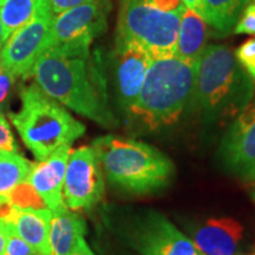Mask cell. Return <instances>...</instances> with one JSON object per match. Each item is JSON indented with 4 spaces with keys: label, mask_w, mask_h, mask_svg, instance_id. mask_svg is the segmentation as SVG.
<instances>
[{
    "label": "cell",
    "mask_w": 255,
    "mask_h": 255,
    "mask_svg": "<svg viewBox=\"0 0 255 255\" xmlns=\"http://www.w3.org/2000/svg\"><path fill=\"white\" fill-rule=\"evenodd\" d=\"M36 84L51 98L107 129L117 119L109 107L104 63L90 49L49 46L32 69Z\"/></svg>",
    "instance_id": "6da1fadb"
},
{
    "label": "cell",
    "mask_w": 255,
    "mask_h": 255,
    "mask_svg": "<svg viewBox=\"0 0 255 255\" xmlns=\"http://www.w3.org/2000/svg\"><path fill=\"white\" fill-rule=\"evenodd\" d=\"M91 146L108 181L128 193H152L164 187L174 171L173 162L158 149L135 139L107 135Z\"/></svg>",
    "instance_id": "7a4b0ae2"
},
{
    "label": "cell",
    "mask_w": 255,
    "mask_h": 255,
    "mask_svg": "<svg viewBox=\"0 0 255 255\" xmlns=\"http://www.w3.org/2000/svg\"><path fill=\"white\" fill-rule=\"evenodd\" d=\"M254 84L226 45L206 46L196 64L191 103L209 119L234 116L250 105Z\"/></svg>",
    "instance_id": "3957f363"
},
{
    "label": "cell",
    "mask_w": 255,
    "mask_h": 255,
    "mask_svg": "<svg viewBox=\"0 0 255 255\" xmlns=\"http://www.w3.org/2000/svg\"><path fill=\"white\" fill-rule=\"evenodd\" d=\"M196 64L177 57L154 60L129 115L150 130L176 123L191 103Z\"/></svg>",
    "instance_id": "277c9868"
},
{
    "label": "cell",
    "mask_w": 255,
    "mask_h": 255,
    "mask_svg": "<svg viewBox=\"0 0 255 255\" xmlns=\"http://www.w3.org/2000/svg\"><path fill=\"white\" fill-rule=\"evenodd\" d=\"M20 100V109L8 117L38 162L46 159L62 146L72 145L84 135V124L37 84L24 88Z\"/></svg>",
    "instance_id": "5b68a950"
},
{
    "label": "cell",
    "mask_w": 255,
    "mask_h": 255,
    "mask_svg": "<svg viewBox=\"0 0 255 255\" xmlns=\"http://www.w3.org/2000/svg\"><path fill=\"white\" fill-rule=\"evenodd\" d=\"M181 17L155 7L149 0H122L115 44L138 47L152 60L176 56Z\"/></svg>",
    "instance_id": "8992f818"
},
{
    "label": "cell",
    "mask_w": 255,
    "mask_h": 255,
    "mask_svg": "<svg viewBox=\"0 0 255 255\" xmlns=\"http://www.w3.org/2000/svg\"><path fill=\"white\" fill-rule=\"evenodd\" d=\"M53 18L49 1L44 0L33 18L12 33L0 50V63L4 71L14 77L31 76L37 59L47 47Z\"/></svg>",
    "instance_id": "52a82bcc"
},
{
    "label": "cell",
    "mask_w": 255,
    "mask_h": 255,
    "mask_svg": "<svg viewBox=\"0 0 255 255\" xmlns=\"http://www.w3.org/2000/svg\"><path fill=\"white\" fill-rule=\"evenodd\" d=\"M126 237L141 255H206L165 216L152 210L136 216Z\"/></svg>",
    "instance_id": "ba28073f"
},
{
    "label": "cell",
    "mask_w": 255,
    "mask_h": 255,
    "mask_svg": "<svg viewBox=\"0 0 255 255\" xmlns=\"http://www.w3.org/2000/svg\"><path fill=\"white\" fill-rule=\"evenodd\" d=\"M110 8L109 0H94L55 15L47 47L90 49L95 38L107 30Z\"/></svg>",
    "instance_id": "9c48e42d"
},
{
    "label": "cell",
    "mask_w": 255,
    "mask_h": 255,
    "mask_svg": "<svg viewBox=\"0 0 255 255\" xmlns=\"http://www.w3.org/2000/svg\"><path fill=\"white\" fill-rule=\"evenodd\" d=\"M104 174L92 146L70 151L64 176L63 197L71 210L88 209L104 195Z\"/></svg>",
    "instance_id": "30bf717a"
},
{
    "label": "cell",
    "mask_w": 255,
    "mask_h": 255,
    "mask_svg": "<svg viewBox=\"0 0 255 255\" xmlns=\"http://www.w3.org/2000/svg\"><path fill=\"white\" fill-rule=\"evenodd\" d=\"M110 58L117 101L123 111L129 114L154 60L144 51L128 44H115Z\"/></svg>",
    "instance_id": "8fae6325"
},
{
    "label": "cell",
    "mask_w": 255,
    "mask_h": 255,
    "mask_svg": "<svg viewBox=\"0 0 255 255\" xmlns=\"http://www.w3.org/2000/svg\"><path fill=\"white\" fill-rule=\"evenodd\" d=\"M223 163L245 178L255 168V104H250L229 128L220 146Z\"/></svg>",
    "instance_id": "7c38bea8"
},
{
    "label": "cell",
    "mask_w": 255,
    "mask_h": 255,
    "mask_svg": "<svg viewBox=\"0 0 255 255\" xmlns=\"http://www.w3.org/2000/svg\"><path fill=\"white\" fill-rule=\"evenodd\" d=\"M0 220L26 241L34 255H51V210L21 208L6 203L0 206Z\"/></svg>",
    "instance_id": "4fadbf2b"
},
{
    "label": "cell",
    "mask_w": 255,
    "mask_h": 255,
    "mask_svg": "<svg viewBox=\"0 0 255 255\" xmlns=\"http://www.w3.org/2000/svg\"><path fill=\"white\" fill-rule=\"evenodd\" d=\"M70 151L71 145L62 146L44 161L33 163L26 180L51 212L66 207L63 186Z\"/></svg>",
    "instance_id": "5bb4252c"
},
{
    "label": "cell",
    "mask_w": 255,
    "mask_h": 255,
    "mask_svg": "<svg viewBox=\"0 0 255 255\" xmlns=\"http://www.w3.org/2000/svg\"><path fill=\"white\" fill-rule=\"evenodd\" d=\"M244 235L240 222L231 218L210 219L193 233V242L206 255H235Z\"/></svg>",
    "instance_id": "9a60e30c"
},
{
    "label": "cell",
    "mask_w": 255,
    "mask_h": 255,
    "mask_svg": "<svg viewBox=\"0 0 255 255\" xmlns=\"http://www.w3.org/2000/svg\"><path fill=\"white\" fill-rule=\"evenodd\" d=\"M87 223L81 216L63 207L51 212V255H70L84 240Z\"/></svg>",
    "instance_id": "2e32d148"
},
{
    "label": "cell",
    "mask_w": 255,
    "mask_h": 255,
    "mask_svg": "<svg viewBox=\"0 0 255 255\" xmlns=\"http://www.w3.org/2000/svg\"><path fill=\"white\" fill-rule=\"evenodd\" d=\"M207 38L208 32L205 19L186 7L181 17L175 57L188 63H197L207 46Z\"/></svg>",
    "instance_id": "e0dca14e"
},
{
    "label": "cell",
    "mask_w": 255,
    "mask_h": 255,
    "mask_svg": "<svg viewBox=\"0 0 255 255\" xmlns=\"http://www.w3.org/2000/svg\"><path fill=\"white\" fill-rule=\"evenodd\" d=\"M251 2L253 0H202L200 14L218 34L227 36Z\"/></svg>",
    "instance_id": "ac0fdd59"
},
{
    "label": "cell",
    "mask_w": 255,
    "mask_h": 255,
    "mask_svg": "<svg viewBox=\"0 0 255 255\" xmlns=\"http://www.w3.org/2000/svg\"><path fill=\"white\" fill-rule=\"evenodd\" d=\"M32 165L18 152L0 150V206L9 203L13 191L27 180Z\"/></svg>",
    "instance_id": "d6986e66"
},
{
    "label": "cell",
    "mask_w": 255,
    "mask_h": 255,
    "mask_svg": "<svg viewBox=\"0 0 255 255\" xmlns=\"http://www.w3.org/2000/svg\"><path fill=\"white\" fill-rule=\"evenodd\" d=\"M44 0H5L0 6L5 43L12 33L28 23Z\"/></svg>",
    "instance_id": "ffe728a7"
},
{
    "label": "cell",
    "mask_w": 255,
    "mask_h": 255,
    "mask_svg": "<svg viewBox=\"0 0 255 255\" xmlns=\"http://www.w3.org/2000/svg\"><path fill=\"white\" fill-rule=\"evenodd\" d=\"M0 229L5 237V255H34L26 241L2 220H0Z\"/></svg>",
    "instance_id": "44dd1931"
},
{
    "label": "cell",
    "mask_w": 255,
    "mask_h": 255,
    "mask_svg": "<svg viewBox=\"0 0 255 255\" xmlns=\"http://www.w3.org/2000/svg\"><path fill=\"white\" fill-rule=\"evenodd\" d=\"M235 58L250 77L255 79V38H251L235 50Z\"/></svg>",
    "instance_id": "7402d4cb"
},
{
    "label": "cell",
    "mask_w": 255,
    "mask_h": 255,
    "mask_svg": "<svg viewBox=\"0 0 255 255\" xmlns=\"http://www.w3.org/2000/svg\"><path fill=\"white\" fill-rule=\"evenodd\" d=\"M237 34H253L255 36V2H251L244 9L234 27Z\"/></svg>",
    "instance_id": "603a6c76"
},
{
    "label": "cell",
    "mask_w": 255,
    "mask_h": 255,
    "mask_svg": "<svg viewBox=\"0 0 255 255\" xmlns=\"http://www.w3.org/2000/svg\"><path fill=\"white\" fill-rule=\"evenodd\" d=\"M0 150L17 152L18 146L5 116L0 113Z\"/></svg>",
    "instance_id": "cb8c5ba5"
},
{
    "label": "cell",
    "mask_w": 255,
    "mask_h": 255,
    "mask_svg": "<svg viewBox=\"0 0 255 255\" xmlns=\"http://www.w3.org/2000/svg\"><path fill=\"white\" fill-rule=\"evenodd\" d=\"M47 1H49L50 8L53 15H58L63 12L68 11V9L94 1V0H47Z\"/></svg>",
    "instance_id": "d4e9b609"
},
{
    "label": "cell",
    "mask_w": 255,
    "mask_h": 255,
    "mask_svg": "<svg viewBox=\"0 0 255 255\" xmlns=\"http://www.w3.org/2000/svg\"><path fill=\"white\" fill-rule=\"evenodd\" d=\"M155 7L164 12H170V13L183 14L186 6H184L182 0H149Z\"/></svg>",
    "instance_id": "484cf974"
},
{
    "label": "cell",
    "mask_w": 255,
    "mask_h": 255,
    "mask_svg": "<svg viewBox=\"0 0 255 255\" xmlns=\"http://www.w3.org/2000/svg\"><path fill=\"white\" fill-rule=\"evenodd\" d=\"M14 76H12L9 72L4 71L0 75V109L4 105L5 101L7 100L9 91H11L12 87L14 83ZM1 113V111H0Z\"/></svg>",
    "instance_id": "4316f807"
},
{
    "label": "cell",
    "mask_w": 255,
    "mask_h": 255,
    "mask_svg": "<svg viewBox=\"0 0 255 255\" xmlns=\"http://www.w3.org/2000/svg\"><path fill=\"white\" fill-rule=\"evenodd\" d=\"M70 255H95V254H94V252L90 250V247L88 246L87 241H85V239H84V240L79 244V246L76 248V250L73 251Z\"/></svg>",
    "instance_id": "83f0119b"
},
{
    "label": "cell",
    "mask_w": 255,
    "mask_h": 255,
    "mask_svg": "<svg viewBox=\"0 0 255 255\" xmlns=\"http://www.w3.org/2000/svg\"><path fill=\"white\" fill-rule=\"evenodd\" d=\"M182 1L187 8H189V9H191V11L196 12V13H199V14L201 13L202 0H182Z\"/></svg>",
    "instance_id": "f1b7e54d"
},
{
    "label": "cell",
    "mask_w": 255,
    "mask_h": 255,
    "mask_svg": "<svg viewBox=\"0 0 255 255\" xmlns=\"http://www.w3.org/2000/svg\"><path fill=\"white\" fill-rule=\"evenodd\" d=\"M0 255H5V237L0 229Z\"/></svg>",
    "instance_id": "f546056e"
},
{
    "label": "cell",
    "mask_w": 255,
    "mask_h": 255,
    "mask_svg": "<svg viewBox=\"0 0 255 255\" xmlns=\"http://www.w3.org/2000/svg\"><path fill=\"white\" fill-rule=\"evenodd\" d=\"M5 44V39H4V27H2V21L1 18H0V50L2 49Z\"/></svg>",
    "instance_id": "4dcf8cb0"
},
{
    "label": "cell",
    "mask_w": 255,
    "mask_h": 255,
    "mask_svg": "<svg viewBox=\"0 0 255 255\" xmlns=\"http://www.w3.org/2000/svg\"><path fill=\"white\" fill-rule=\"evenodd\" d=\"M246 180L248 181V182H252V183L255 184V168H254V170L250 174V176L246 178Z\"/></svg>",
    "instance_id": "1f68e13d"
},
{
    "label": "cell",
    "mask_w": 255,
    "mask_h": 255,
    "mask_svg": "<svg viewBox=\"0 0 255 255\" xmlns=\"http://www.w3.org/2000/svg\"><path fill=\"white\" fill-rule=\"evenodd\" d=\"M2 72H4V69H2V66H1V63H0V75H1Z\"/></svg>",
    "instance_id": "d6a6232c"
},
{
    "label": "cell",
    "mask_w": 255,
    "mask_h": 255,
    "mask_svg": "<svg viewBox=\"0 0 255 255\" xmlns=\"http://www.w3.org/2000/svg\"><path fill=\"white\" fill-rule=\"evenodd\" d=\"M4 1H5V0H0V6L2 5V2H4Z\"/></svg>",
    "instance_id": "836d02e7"
},
{
    "label": "cell",
    "mask_w": 255,
    "mask_h": 255,
    "mask_svg": "<svg viewBox=\"0 0 255 255\" xmlns=\"http://www.w3.org/2000/svg\"><path fill=\"white\" fill-rule=\"evenodd\" d=\"M254 255H255V254H254Z\"/></svg>",
    "instance_id": "e575fe53"
}]
</instances>
